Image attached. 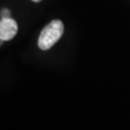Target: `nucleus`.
<instances>
[{"mask_svg":"<svg viewBox=\"0 0 130 130\" xmlns=\"http://www.w3.org/2000/svg\"><path fill=\"white\" fill-rule=\"evenodd\" d=\"M64 33V24L59 19L52 20L42 29L39 37V47L42 50L50 49L60 40Z\"/></svg>","mask_w":130,"mask_h":130,"instance_id":"obj_1","label":"nucleus"},{"mask_svg":"<svg viewBox=\"0 0 130 130\" xmlns=\"http://www.w3.org/2000/svg\"><path fill=\"white\" fill-rule=\"evenodd\" d=\"M18 33V24L11 18H2L0 21V39L4 42L10 41Z\"/></svg>","mask_w":130,"mask_h":130,"instance_id":"obj_2","label":"nucleus"},{"mask_svg":"<svg viewBox=\"0 0 130 130\" xmlns=\"http://www.w3.org/2000/svg\"><path fill=\"white\" fill-rule=\"evenodd\" d=\"M1 18H11V13L8 9H4L1 12Z\"/></svg>","mask_w":130,"mask_h":130,"instance_id":"obj_3","label":"nucleus"},{"mask_svg":"<svg viewBox=\"0 0 130 130\" xmlns=\"http://www.w3.org/2000/svg\"><path fill=\"white\" fill-rule=\"evenodd\" d=\"M34 2H40V1H42V0H32Z\"/></svg>","mask_w":130,"mask_h":130,"instance_id":"obj_4","label":"nucleus"},{"mask_svg":"<svg viewBox=\"0 0 130 130\" xmlns=\"http://www.w3.org/2000/svg\"><path fill=\"white\" fill-rule=\"evenodd\" d=\"M0 21H1V20H0Z\"/></svg>","mask_w":130,"mask_h":130,"instance_id":"obj_5","label":"nucleus"}]
</instances>
